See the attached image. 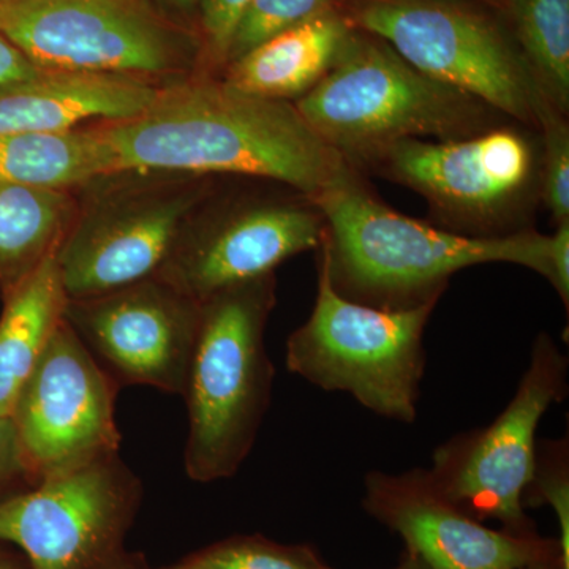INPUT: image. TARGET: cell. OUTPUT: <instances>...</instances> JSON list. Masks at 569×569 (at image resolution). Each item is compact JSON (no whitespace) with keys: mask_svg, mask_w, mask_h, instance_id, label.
<instances>
[{"mask_svg":"<svg viewBox=\"0 0 569 569\" xmlns=\"http://www.w3.org/2000/svg\"><path fill=\"white\" fill-rule=\"evenodd\" d=\"M362 505L430 569H523L560 559L557 541L482 526L438 489L427 468L369 471Z\"/></svg>","mask_w":569,"mask_h":569,"instance_id":"15","label":"cell"},{"mask_svg":"<svg viewBox=\"0 0 569 569\" xmlns=\"http://www.w3.org/2000/svg\"><path fill=\"white\" fill-rule=\"evenodd\" d=\"M337 3L339 0H249L236 26L227 63L269 37L309 21Z\"/></svg>","mask_w":569,"mask_h":569,"instance_id":"25","label":"cell"},{"mask_svg":"<svg viewBox=\"0 0 569 569\" xmlns=\"http://www.w3.org/2000/svg\"><path fill=\"white\" fill-rule=\"evenodd\" d=\"M437 302L389 310L337 293L318 258L316 306L288 337L284 361L295 376L329 392H346L391 421H417L426 373L425 332Z\"/></svg>","mask_w":569,"mask_h":569,"instance_id":"5","label":"cell"},{"mask_svg":"<svg viewBox=\"0 0 569 569\" xmlns=\"http://www.w3.org/2000/svg\"><path fill=\"white\" fill-rule=\"evenodd\" d=\"M176 569H331L307 548L236 538L194 553Z\"/></svg>","mask_w":569,"mask_h":569,"instance_id":"22","label":"cell"},{"mask_svg":"<svg viewBox=\"0 0 569 569\" xmlns=\"http://www.w3.org/2000/svg\"><path fill=\"white\" fill-rule=\"evenodd\" d=\"M167 569H176V567H173V568H167Z\"/></svg>","mask_w":569,"mask_h":569,"instance_id":"35","label":"cell"},{"mask_svg":"<svg viewBox=\"0 0 569 569\" xmlns=\"http://www.w3.org/2000/svg\"><path fill=\"white\" fill-rule=\"evenodd\" d=\"M118 389L63 318L10 413L33 481L119 455Z\"/></svg>","mask_w":569,"mask_h":569,"instance_id":"10","label":"cell"},{"mask_svg":"<svg viewBox=\"0 0 569 569\" xmlns=\"http://www.w3.org/2000/svg\"><path fill=\"white\" fill-rule=\"evenodd\" d=\"M548 507L559 520L561 569H569V455L568 440L541 441L535 456L533 471L526 493L523 507Z\"/></svg>","mask_w":569,"mask_h":569,"instance_id":"23","label":"cell"},{"mask_svg":"<svg viewBox=\"0 0 569 569\" xmlns=\"http://www.w3.org/2000/svg\"><path fill=\"white\" fill-rule=\"evenodd\" d=\"M293 103L356 170L395 142L455 140L488 130L496 112L356 29L331 70Z\"/></svg>","mask_w":569,"mask_h":569,"instance_id":"4","label":"cell"},{"mask_svg":"<svg viewBox=\"0 0 569 569\" xmlns=\"http://www.w3.org/2000/svg\"><path fill=\"white\" fill-rule=\"evenodd\" d=\"M118 173L238 174L271 179L316 198L353 173L293 102L264 99L223 80L160 88L133 118L100 122Z\"/></svg>","mask_w":569,"mask_h":569,"instance_id":"1","label":"cell"},{"mask_svg":"<svg viewBox=\"0 0 569 569\" xmlns=\"http://www.w3.org/2000/svg\"><path fill=\"white\" fill-rule=\"evenodd\" d=\"M0 33L40 70L148 80L186 70L197 50L149 0H6Z\"/></svg>","mask_w":569,"mask_h":569,"instance_id":"7","label":"cell"},{"mask_svg":"<svg viewBox=\"0 0 569 569\" xmlns=\"http://www.w3.org/2000/svg\"><path fill=\"white\" fill-rule=\"evenodd\" d=\"M39 71V67L33 66L24 52L18 50L7 37L0 33V88L11 82L29 80Z\"/></svg>","mask_w":569,"mask_h":569,"instance_id":"29","label":"cell"},{"mask_svg":"<svg viewBox=\"0 0 569 569\" xmlns=\"http://www.w3.org/2000/svg\"><path fill=\"white\" fill-rule=\"evenodd\" d=\"M274 305V276L236 284L201 302L182 395L189 410L183 466L194 482L234 477L252 451L274 383L264 347Z\"/></svg>","mask_w":569,"mask_h":569,"instance_id":"3","label":"cell"},{"mask_svg":"<svg viewBox=\"0 0 569 569\" xmlns=\"http://www.w3.org/2000/svg\"><path fill=\"white\" fill-rule=\"evenodd\" d=\"M523 569H561V561L560 559L541 561V563H533Z\"/></svg>","mask_w":569,"mask_h":569,"instance_id":"32","label":"cell"},{"mask_svg":"<svg viewBox=\"0 0 569 569\" xmlns=\"http://www.w3.org/2000/svg\"><path fill=\"white\" fill-rule=\"evenodd\" d=\"M0 569H24L17 561L10 559V557L0 553Z\"/></svg>","mask_w":569,"mask_h":569,"instance_id":"33","label":"cell"},{"mask_svg":"<svg viewBox=\"0 0 569 569\" xmlns=\"http://www.w3.org/2000/svg\"><path fill=\"white\" fill-rule=\"evenodd\" d=\"M36 485L9 415H0V498Z\"/></svg>","mask_w":569,"mask_h":569,"instance_id":"27","label":"cell"},{"mask_svg":"<svg viewBox=\"0 0 569 569\" xmlns=\"http://www.w3.org/2000/svg\"><path fill=\"white\" fill-rule=\"evenodd\" d=\"M518 50L539 91L569 110V0H505Z\"/></svg>","mask_w":569,"mask_h":569,"instance_id":"21","label":"cell"},{"mask_svg":"<svg viewBox=\"0 0 569 569\" xmlns=\"http://www.w3.org/2000/svg\"><path fill=\"white\" fill-rule=\"evenodd\" d=\"M149 2L157 3V6L163 7V9H170L179 11V13H187V11L198 10V3L200 0H149Z\"/></svg>","mask_w":569,"mask_h":569,"instance_id":"30","label":"cell"},{"mask_svg":"<svg viewBox=\"0 0 569 569\" xmlns=\"http://www.w3.org/2000/svg\"><path fill=\"white\" fill-rule=\"evenodd\" d=\"M63 318L119 385L183 395L201 302L153 277L114 293L69 299Z\"/></svg>","mask_w":569,"mask_h":569,"instance_id":"12","label":"cell"},{"mask_svg":"<svg viewBox=\"0 0 569 569\" xmlns=\"http://www.w3.org/2000/svg\"><path fill=\"white\" fill-rule=\"evenodd\" d=\"M541 130L539 190L556 224L569 222V126L567 116L552 104H542L538 116Z\"/></svg>","mask_w":569,"mask_h":569,"instance_id":"24","label":"cell"},{"mask_svg":"<svg viewBox=\"0 0 569 569\" xmlns=\"http://www.w3.org/2000/svg\"><path fill=\"white\" fill-rule=\"evenodd\" d=\"M198 200L197 187L146 190L73 220L56 250L67 298H97L159 276Z\"/></svg>","mask_w":569,"mask_h":569,"instance_id":"13","label":"cell"},{"mask_svg":"<svg viewBox=\"0 0 569 569\" xmlns=\"http://www.w3.org/2000/svg\"><path fill=\"white\" fill-rule=\"evenodd\" d=\"M247 3L249 0H200L198 3L206 48L213 63H227L236 26Z\"/></svg>","mask_w":569,"mask_h":569,"instance_id":"26","label":"cell"},{"mask_svg":"<svg viewBox=\"0 0 569 569\" xmlns=\"http://www.w3.org/2000/svg\"><path fill=\"white\" fill-rule=\"evenodd\" d=\"M323 213L305 201L239 206L189 228L157 279L203 302L219 291L274 276L284 261L317 250L325 238Z\"/></svg>","mask_w":569,"mask_h":569,"instance_id":"14","label":"cell"},{"mask_svg":"<svg viewBox=\"0 0 569 569\" xmlns=\"http://www.w3.org/2000/svg\"><path fill=\"white\" fill-rule=\"evenodd\" d=\"M141 497L121 456L96 460L0 498V542L20 548L31 569H121Z\"/></svg>","mask_w":569,"mask_h":569,"instance_id":"9","label":"cell"},{"mask_svg":"<svg viewBox=\"0 0 569 569\" xmlns=\"http://www.w3.org/2000/svg\"><path fill=\"white\" fill-rule=\"evenodd\" d=\"M353 32L337 3L228 62L222 80L241 92L296 102L331 70Z\"/></svg>","mask_w":569,"mask_h":569,"instance_id":"17","label":"cell"},{"mask_svg":"<svg viewBox=\"0 0 569 569\" xmlns=\"http://www.w3.org/2000/svg\"><path fill=\"white\" fill-rule=\"evenodd\" d=\"M160 91L152 80L103 71L40 70L0 88V133H59L122 121Z\"/></svg>","mask_w":569,"mask_h":569,"instance_id":"16","label":"cell"},{"mask_svg":"<svg viewBox=\"0 0 569 569\" xmlns=\"http://www.w3.org/2000/svg\"><path fill=\"white\" fill-rule=\"evenodd\" d=\"M395 569H430L427 567L425 561L421 559H418L417 556H413V553L408 552L406 559H403L402 563L399 565V567Z\"/></svg>","mask_w":569,"mask_h":569,"instance_id":"31","label":"cell"},{"mask_svg":"<svg viewBox=\"0 0 569 569\" xmlns=\"http://www.w3.org/2000/svg\"><path fill=\"white\" fill-rule=\"evenodd\" d=\"M74 200L66 190L0 182V290L31 274L73 223Z\"/></svg>","mask_w":569,"mask_h":569,"instance_id":"20","label":"cell"},{"mask_svg":"<svg viewBox=\"0 0 569 569\" xmlns=\"http://www.w3.org/2000/svg\"><path fill=\"white\" fill-rule=\"evenodd\" d=\"M323 213L318 258L337 293L406 310L437 302L456 272L508 263L549 277V234L520 230L478 238L411 219L373 197L358 170L312 198Z\"/></svg>","mask_w":569,"mask_h":569,"instance_id":"2","label":"cell"},{"mask_svg":"<svg viewBox=\"0 0 569 569\" xmlns=\"http://www.w3.org/2000/svg\"><path fill=\"white\" fill-rule=\"evenodd\" d=\"M548 282L556 288L565 309L569 307V222L556 224L549 234Z\"/></svg>","mask_w":569,"mask_h":569,"instance_id":"28","label":"cell"},{"mask_svg":"<svg viewBox=\"0 0 569 569\" xmlns=\"http://www.w3.org/2000/svg\"><path fill=\"white\" fill-rule=\"evenodd\" d=\"M367 167L421 193L445 220L471 236H505L507 213L533 187L537 153L526 133L490 127L455 140L395 142Z\"/></svg>","mask_w":569,"mask_h":569,"instance_id":"11","label":"cell"},{"mask_svg":"<svg viewBox=\"0 0 569 569\" xmlns=\"http://www.w3.org/2000/svg\"><path fill=\"white\" fill-rule=\"evenodd\" d=\"M119 176L100 122L59 133H0V182L66 190Z\"/></svg>","mask_w":569,"mask_h":569,"instance_id":"19","label":"cell"},{"mask_svg":"<svg viewBox=\"0 0 569 569\" xmlns=\"http://www.w3.org/2000/svg\"><path fill=\"white\" fill-rule=\"evenodd\" d=\"M351 28L385 41L425 73L523 126L548 102L516 44L458 0H339Z\"/></svg>","mask_w":569,"mask_h":569,"instance_id":"6","label":"cell"},{"mask_svg":"<svg viewBox=\"0 0 569 569\" xmlns=\"http://www.w3.org/2000/svg\"><path fill=\"white\" fill-rule=\"evenodd\" d=\"M6 2V0H0V3Z\"/></svg>","mask_w":569,"mask_h":569,"instance_id":"34","label":"cell"},{"mask_svg":"<svg viewBox=\"0 0 569 569\" xmlns=\"http://www.w3.org/2000/svg\"><path fill=\"white\" fill-rule=\"evenodd\" d=\"M0 317V415L11 413L18 392L66 313L67 298L56 252L3 293Z\"/></svg>","mask_w":569,"mask_h":569,"instance_id":"18","label":"cell"},{"mask_svg":"<svg viewBox=\"0 0 569 569\" xmlns=\"http://www.w3.org/2000/svg\"><path fill=\"white\" fill-rule=\"evenodd\" d=\"M568 356L541 332L515 396L489 426L445 441L427 468L438 489L473 518L500 520L512 533H533L523 493L533 471L538 427L568 396Z\"/></svg>","mask_w":569,"mask_h":569,"instance_id":"8","label":"cell"}]
</instances>
